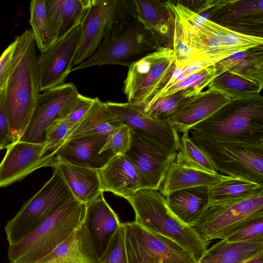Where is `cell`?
Here are the masks:
<instances>
[{"label": "cell", "mask_w": 263, "mask_h": 263, "mask_svg": "<svg viewBox=\"0 0 263 263\" xmlns=\"http://www.w3.org/2000/svg\"><path fill=\"white\" fill-rule=\"evenodd\" d=\"M4 105L12 143L18 141L26 130L40 88L36 45L31 29L15 37Z\"/></svg>", "instance_id": "1"}, {"label": "cell", "mask_w": 263, "mask_h": 263, "mask_svg": "<svg viewBox=\"0 0 263 263\" xmlns=\"http://www.w3.org/2000/svg\"><path fill=\"white\" fill-rule=\"evenodd\" d=\"M192 135L216 141L263 142V98L234 99L191 128Z\"/></svg>", "instance_id": "2"}, {"label": "cell", "mask_w": 263, "mask_h": 263, "mask_svg": "<svg viewBox=\"0 0 263 263\" xmlns=\"http://www.w3.org/2000/svg\"><path fill=\"white\" fill-rule=\"evenodd\" d=\"M86 204L74 197L60 206L29 236L9 245L10 263H36L51 252L83 223Z\"/></svg>", "instance_id": "3"}, {"label": "cell", "mask_w": 263, "mask_h": 263, "mask_svg": "<svg viewBox=\"0 0 263 263\" xmlns=\"http://www.w3.org/2000/svg\"><path fill=\"white\" fill-rule=\"evenodd\" d=\"M158 39L140 22L136 15L111 24L95 53L72 68L71 72L108 64L129 67L160 47Z\"/></svg>", "instance_id": "4"}, {"label": "cell", "mask_w": 263, "mask_h": 263, "mask_svg": "<svg viewBox=\"0 0 263 263\" xmlns=\"http://www.w3.org/2000/svg\"><path fill=\"white\" fill-rule=\"evenodd\" d=\"M126 200L134 210L137 223L173 240L190 253L196 262L208 249L209 243L171 212L159 191L140 189Z\"/></svg>", "instance_id": "5"}, {"label": "cell", "mask_w": 263, "mask_h": 263, "mask_svg": "<svg viewBox=\"0 0 263 263\" xmlns=\"http://www.w3.org/2000/svg\"><path fill=\"white\" fill-rule=\"evenodd\" d=\"M52 177L7 223L5 230L9 245L17 244L66 200L74 197L59 167Z\"/></svg>", "instance_id": "6"}, {"label": "cell", "mask_w": 263, "mask_h": 263, "mask_svg": "<svg viewBox=\"0 0 263 263\" xmlns=\"http://www.w3.org/2000/svg\"><path fill=\"white\" fill-rule=\"evenodd\" d=\"M191 138L208 155L217 172L263 185V142L216 141L194 135Z\"/></svg>", "instance_id": "7"}, {"label": "cell", "mask_w": 263, "mask_h": 263, "mask_svg": "<svg viewBox=\"0 0 263 263\" xmlns=\"http://www.w3.org/2000/svg\"><path fill=\"white\" fill-rule=\"evenodd\" d=\"M176 65L173 49L165 46L133 63L123 82L127 102L140 106L148 101L165 84Z\"/></svg>", "instance_id": "8"}, {"label": "cell", "mask_w": 263, "mask_h": 263, "mask_svg": "<svg viewBox=\"0 0 263 263\" xmlns=\"http://www.w3.org/2000/svg\"><path fill=\"white\" fill-rule=\"evenodd\" d=\"M263 217V194L210 206L192 227L205 241L223 239L249 222Z\"/></svg>", "instance_id": "9"}, {"label": "cell", "mask_w": 263, "mask_h": 263, "mask_svg": "<svg viewBox=\"0 0 263 263\" xmlns=\"http://www.w3.org/2000/svg\"><path fill=\"white\" fill-rule=\"evenodd\" d=\"M133 15H136L134 0H90L82 22L81 37L72 68L95 53L111 24Z\"/></svg>", "instance_id": "10"}, {"label": "cell", "mask_w": 263, "mask_h": 263, "mask_svg": "<svg viewBox=\"0 0 263 263\" xmlns=\"http://www.w3.org/2000/svg\"><path fill=\"white\" fill-rule=\"evenodd\" d=\"M128 263H196L173 240L147 230L135 221L123 223Z\"/></svg>", "instance_id": "11"}, {"label": "cell", "mask_w": 263, "mask_h": 263, "mask_svg": "<svg viewBox=\"0 0 263 263\" xmlns=\"http://www.w3.org/2000/svg\"><path fill=\"white\" fill-rule=\"evenodd\" d=\"M105 103L110 111L117 116L121 123L128 126L134 133L167 155L177 153L180 137L168 122L149 117L138 105L128 102Z\"/></svg>", "instance_id": "12"}, {"label": "cell", "mask_w": 263, "mask_h": 263, "mask_svg": "<svg viewBox=\"0 0 263 263\" xmlns=\"http://www.w3.org/2000/svg\"><path fill=\"white\" fill-rule=\"evenodd\" d=\"M82 22L58 39L37 57L40 91L64 84L71 72L82 34Z\"/></svg>", "instance_id": "13"}, {"label": "cell", "mask_w": 263, "mask_h": 263, "mask_svg": "<svg viewBox=\"0 0 263 263\" xmlns=\"http://www.w3.org/2000/svg\"><path fill=\"white\" fill-rule=\"evenodd\" d=\"M108 135H92L69 140L56 149L44 154L40 168L58 162L99 170L115 155L110 151L100 153Z\"/></svg>", "instance_id": "14"}, {"label": "cell", "mask_w": 263, "mask_h": 263, "mask_svg": "<svg viewBox=\"0 0 263 263\" xmlns=\"http://www.w3.org/2000/svg\"><path fill=\"white\" fill-rule=\"evenodd\" d=\"M176 154H166L133 133L130 148L124 155L138 171L141 189L159 191Z\"/></svg>", "instance_id": "15"}, {"label": "cell", "mask_w": 263, "mask_h": 263, "mask_svg": "<svg viewBox=\"0 0 263 263\" xmlns=\"http://www.w3.org/2000/svg\"><path fill=\"white\" fill-rule=\"evenodd\" d=\"M71 83L50 88L40 94L29 123L19 141L33 143L45 142V130L55 119L66 104L76 93Z\"/></svg>", "instance_id": "16"}, {"label": "cell", "mask_w": 263, "mask_h": 263, "mask_svg": "<svg viewBox=\"0 0 263 263\" xmlns=\"http://www.w3.org/2000/svg\"><path fill=\"white\" fill-rule=\"evenodd\" d=\"M46 144L18 141L10 143L0 163V187H6L40 168Z\"/></svg>", "instance_id": "17"}, {"label": "cell", "mask_w": 263, "mask_h": 263, "mask_svg": "<svg viewBox=\"0 0 263 263\" xmlns=\"http://www.w3.org/2000/svg\"><path fill=\"white\" fill-rule=\"evenodd\" d=\"M234 99L209 86L206 90L194 96L165 121L178 133H189L194 125L209 118Z\"/></svg>", "instance_id": "18"}, {"label": "cell", "mask_w": 263, "mask_h": 263, "mask_svg": "<svg viewBox=\"0 0 263 263\" xmlns=\"http://www.w3.org/2000/svg\"><path fill=\"white\" fill-rule=\"evenodd\" d=\"M216 15L214 22L228 29L262 37V0L229 1Z\"/></svg>", "instance_id": "19"}, {"label": "cell", "mask_w": 263, "mask_h": 263, "mask_svg": "<svg viewBox=\"0 0 263 263\" xmlns=\"http://www.w3.org/2000/svg\"><path fill=\"white\" fill-rule=\"evenodd\" d=\"M97 171L103 192L126 199L141 189L138 171L124 155L115 156Z\"/></svg>", "instance_id": "20"}, {"label": "cell", "mask_w": 263, "mask_h": 263, "mask_svg": "<svg viewBox=\"0 0 263 263\" xmlns=\"http://www.w3.org/2000/svg\"><path fill=\"white\" fill-rule=\"evenodd\" d=\"M85 222L99 258L121 223L118 214L105 200L103 192L86 204Z\"/></svg>", "instance_id": "21"}, {"label": "cell", "mask_w": 263, "mask_h": 263, "mask_svg": "<svg viewBox=\"0 0 263 263\" xmlns=\"http://www.w3.org/2000/svg\"><path fill=\"white\" fill-rule=\"evenodd\" d=\"M85 220L51 252L36 263H98Z\"/></svg>", "instance_id": "22"}, {"label": "cell", "mask_w": 263, "mask_h": 263, "mask_svg": "<svg viewBox=\"0 0 263 263\" xmlns=\"http://www.w3.org/2000/svg\"><path fill=\"white\" fill-rule=\"evenodd\" d=\"M227 176L212 174L192 167L176 154L159 190L165 197L175 191L197 186H210Z\"/></svg>", "instance_id": "23"}, {"label": "cell", "mask_w": 263, "mask_h": 263, "mask_svg": "<svg viewBox=\"0 0 263 263\" xmlns=\"http://www.w3.org/2000/svg\"><path fill=\"white\" fill-rule=\"evenodd\" d=\"M171 212L184 224L193 227L208 208V187L197 186L178 190L165 197Z\"/></svg>", "instance_id": "24"}, {"label": "cell", "mask_w": 263, "mask_h": 263, "mask_svg": "<svg viewBox=\"0 0 263 263\" xmlns=\"http://www.w3.org/2000/svg\"><path fill=\"white\" fill-rule=\"evenodd\" d=\"M262 46L235 53L214 65L216 76L226 71L263 85Z\"/></svg>", "instance_id": "25"}, {"label": "cell", "mask_w": 263, "mask_h": 263, "mask_svg": "<svg viewBox=\"0 0 263 263\" xmlns=\"http://www.w3.org/2000/svg\"><path fill=\"white\" fill-rule=\"evenodd\" d=\"M57 165L74 197L87 204L103 192L97 170L78 166L66 162H58Z\"/></svg>", "instance_id": "26"}, {"label": "cell", "mask_w": 263, "mask_h": 263, "mask_svg": "<svg viewBox=\"0 0 263 263\" xmlns=\"http://www.w3.org/2000/svg\"><path fill=\"white\" fill-rule=\"evenodd\" d=\"M136 16L143 25L159 41L171 34L174 15L167 2L134 0Z\"/></svg>", "instance_id": "27"}, {"label": "cell", "mask_w": 263, "mask_h": 263, "mask_svg": "<svg viewBox=\"0 0 263 263\" xmlns=\"http://www.w3.org/2000/svg\"><path fill=\"white\" fill-rule=\"evenodd\" d=\"M90 0H46L47 17L57 39L81 23Z\"/></svg>", "instance_id": "28"}, {"label": "cell", "mask_w": 263, "mask_h": 263, "mask_svg": "<svg viewBox=\"0 0 263 263\" xmlns=\"http://www.w3.org/2000/svg\"><path fill=\"white\" fill-rule=\"evenodd\" d=\"M121 124L119 119L108 109L106 103L95 97L87 112L72 127L64 142L88 135H109Z\"/></svg>", "instance_id": "29"}, {"label": "cell", "mask_w": 263, "mask_h": 263, "mask_svg": "<svg viewBox=\"0 0 263 263\" xmlns=\"http://www.w3.org/2000/svg\"><path fill=\"white\" fill-rule=\"evenodd\" d=\"M263 253V242H230L221 239L207 249L196 263H244Z\"/></svg>", "instance_id": "30"}, {"label": "cell", "mask_w": 263, "mask_h": 263, "mask_svg": "<svg viewBox=\"0 0 263 263\" xmlns=\"http://www.w3.org/2000/svg\"><path fill=\"white\" fill-rule=\"evenodd\" d=\"M208 208L240 201L263 194V185L243 179L227 176L208 187Z\"/></svg>", "instance_id": "31"}, {"label": "cell", "mask_w": 263, "mask_h": 263, "mask_svg": "<svg viewBox=\"0 0 263 263\" xmlns=\"http://www.w3.org/2000/svg\"><path fill=\"white\" fill-rule=\"evenodd\" d=\"M168 6L174 15L172 49L175 54L176 64L179 65H185L193 61L203 59L200 52L197 36L193 27L169 5Z\"/></svg>", "instance_id": "32"}, {"label": "cell", "mask_w": 263, "mask_h": 263, "mask_svg": "<svg viewBox=\"0 0 263 263\" xmlns=\"http://www.w3.org/2000/svg\"><path fill=\"white\" fill-rule=\"evenodd\" d=\"M201 92L194 89L182 90L167 96L151 100L138 106L149 117L165 120Z\"/></svg>", "instance_id": "33"}, {"label": "cell", "mask_w": 263, "mask_h": 263, "mask_svg": "<svg viewBox=\"0 0 263 263\" xmlns=\"http://www.w3.org/2000/svg\"><path fill=\"white\" fill-rule=\"evenodd\" d=\"M29 23L38 49L43 52L58 39L49 22L46 0H33L30 5Z\"/></svg>", "instance_id": "34"}, {"label": "cell", "mask_w": 263, "mask_h": 263, "mask_svg": "<svg viewBox=\"0 0 263 263\" xmlns=\"http://www.w3.org/2000/svg\"><path fill=\"white\" fill-rule=\"evenodd\" d=\"M210 86L235 99L259 95L262 88V86L228 71L216 76Z\"/></svg>", "instance_id": "35"}, {"label": "cell", "mask_w": 263, "mask_h": 263, "mask_svg": "<svg viewBox=\"0 0 263 263\" xmlns=\"http://www.w3.org/2000/svg\"><path fill=\"white\" fill-rule=\"evenodd\" d=\"M188 133L182 134L180 137L177 154L192 167L212 174L218 173L208 155L193 141Z\"/></svg>", "instance_id": "36"}, {"label": "cell", "mask_w": 263, "mask_h": 263, "mask_svg": "<svg viewBox=\"0 0 263 263\" xmlns=\"http://www.w3.org/2000/svg\"><path fill=\"white\" fill-rule=\"evenodd\" d=\"M94 100L95 98L84 96L78 92L71 97L56 118L66 121L72 128L86 115Z\"/></svg>", "instance_id": "37"}, {"label": "cell", "mask_w": 263, "mask_h": 263, "mask_svg": "<svg viewBox=\"0 0 263 263\" xmlns=\"http://www.w3.org/2000/svg\"><path fill=\"white\" fill-rule=\"evenodd\" d=\"M98 263H128L125 243V228L121 223L98 259Z\"/></svg>", "instance_id": "38"}, {"label": "cell", "mask_w": 263, "mask_h": 263, "mask_svg": "<svg viewBox=\"0 0 263 263\" xmlns=\"http://www.w3.org/2000/svg\"><path fill=\"white\" fill-rule=\"evenodd\" d=\"M215 76L216 71L213 65L184 79L158 98L167 96L180 90L190 89L202 91L206 87H209Z\"/></svg>", "instance_id": "39"}, {"label": "cell", "mask_w": 263, "mask_h": 263, "mask_svg": "<svg viewBox=\"0 0 263 263\" xmlns=\"http://www.w3.org/2000/svg\"><path fill=\"white\" fill-rule=\"evenodd\" d=\"M133 136L132 129L127 125L122 124L108 135L100 153L108 151L115 156L125 155L130 148Z\"/></svg>", "instance_id": "40"}, {"label": "cell", "mask_w": 263, "mask_h": 263, "mask_svg": "<svg viewBox=\"0 0 263 263\" xmlns=\"http://www.w3.org/2000/svg\"><path fill=\"white\" fill-rule=\"evenodd\" d=\"M72 127L66 121L55 118L46 127L45 130V153L60 147L67 139Z\"/></svg>", "instance_id": "41"}, {"label": "cell", "mask_w": 263, "mask_h": 263, "mask_svg": "<svg viewBox=\"0 0 263 263\" xmlns=\"http://www.w3.org/2000/svg\"><path fill=\"white\" fill-rule=\"evenodd\" d=\"M223 239L230 242H263V217L249 222Z\"/></svg>", "instance_id": "42"}, {"label": "cell", "mask_w": 263, "mask_h": 263, "mask_svg": "<svg viewBox=\"0 0 263 263\" xmlns=\"http://www.w3.org/2000/svg\"><path fill=\"white\" fill-rule=\"evenodd\" d=\"M5 91V88L0 92V151L6 148L12 143L4 105Z\"/></svg>", "instance_id": "43"}, {"label": "cell", "mask_w": 263, "mask_h": 263, "mask_svg": "<svg viewBox=\"0 0 263 263\" xmlns=\"http://www.w3.org/2000/svg\"><path fill=\"white\" fill-rule=\"evenodd\" d=\"M14 41L3 52L0 57V92L5 88L11 66Z\"/></svg>", "instance_id": "44"}, {"label": "cell", "mask_w": 263, "mask_h": 263, "mask_svg": "<svg viewBox=\"0 0 263 263\" xmlns=\"http://www.w3.org/2000/svg\"><path fill=\"white\" fill-rule=\"evenodd\" d=\"M244 263H263V253L254 257Z\"/></svg>", "instance_id": "45"}]
</instances>
